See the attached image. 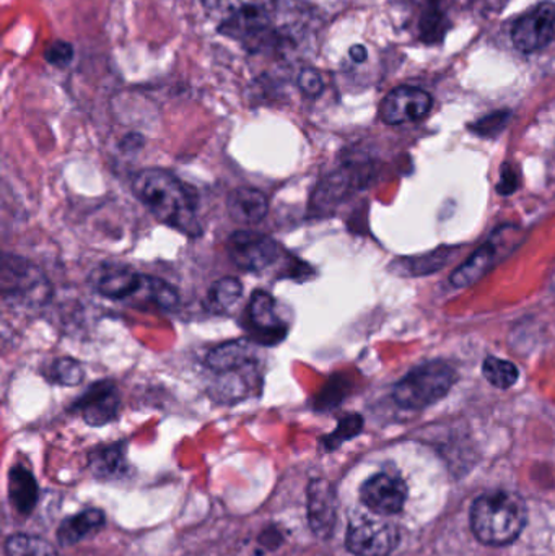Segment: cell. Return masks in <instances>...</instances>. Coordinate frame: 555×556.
<instances>
[{"label": "cell", "mask_w": 555, "mask_h": 556, "mask_svg": "<svg viewBox=\"0 0 555 556\" xmlns=\"http://www.w3.org/2000/svg\"><path fill=\"white\" fill-rule=\"evenodd\" d=\"M133 192L162 224L188 237L202 233L195 215V195L166 169L147 168L137 173Z\"/></svg>", "instance_id": "cell-1"}, {"label": "cell", "mask_w": 555, "mask_h": 556, "mask_svg": "<svg viewBox=\"0 0 555 556\" xmlns=\"http://www.w3.org/2000/svg\"><path fill=\"white\" fill-rule=\"evenodd\" d=\"M527 521V505L517 493H485L472 506V532L485 545L512 544L524 532Z\"/></svg>", "instance_id": "cell-2"}, {"label": "cell", "mask_w": 555, "mask_h": 556, "mask_svg": "<svg viewBox=\"0 0 555 556\" xmlns=\"http://www.w3.org/2000/svg\"><path fill=\"white\" fill-rule=\"evenodd\" d=\"M458 375L445 362H429L411 369L393 389V399L401 408L420 410L442 401Z\"/></svg>", "instance_id": "cell-3"}, {"label": "cell", "mask_w": 555, "mask_h": 556, "mask_svg": "<svg viewBox=\"0 0 555 556\" xmlns=\"http://www.w3.org/2000/svg\"><path fill=\"white\" fill-rule=\"evenodd\" d=\"M218 31L234 39L263 35L276 16V0H204Z\"/></svg>", "instance_id": "cell-4"}, {"label": "cell", "mask_w": 555, "mask_h": 556, "mask_svg": "<svg viewBox=\"0 0 555 556\" xmlns=\"http://www.w3.org/2000/svg\"><path fill=\"white\" fill-rule=\"evenodd\" d=\"M3 301L16 306H41L51 296V283L36 264L5 254L0 277Z\"/></svg>", "instance_id": "cell-5"}, {"label": "cell", "mask_w": 555, "mask_h": 556, "mask_svg": "<svg viewBox=\"0 0 555 556\" xmlns=\"http://www.w3.org/2000/svg\"><path fill=\"white\" fill-rule=\"evenodd\" d=\"M228 256L244 273H261L273 266L280 256V248L273 238L260 231L241 230L230 235Z\"/></svg>", "instance_id": "cell-6"}, {"label": "cell", "mask_w": 555, "mask_h": 556, "mask_svg": "<svg viewBox=\"0 0 555 556\" xmlns=\"http://www.w3.org/2000/svg\"><path fill=\"white\" fill-rule=\"evenodd\" d=\"M517 230L514 227H504L492 235L488 243L482 244L463 266L452 274V285L455 288H468L481 280L505 253L514 250Z\"/></svg>", "instance_id": "cell-7"}, {"label": "cell", "mask_w": 555, "mask_h": 556, "mask_svg": "<svg viewBox=\"0 0 555 556\" xmlns=\"http://www.w3.org/2000/svg\"><path fill=\"white\" fill-rule=\"evenodd\" d=\"M398 542L400 534L393 522L367 516L351 522L345 539L349 552L357 556H388Z\"/></svg>", "instance_id": "cell-8"}, {"label": "cell", "mask_w": 555, "mask_h": 556, "mask_svg": "<svg viewBox=\"0 0 555 556\" xmlns=\"http://www.w3.org/2000/svg\"><path fill=\"white\" fill-rule=\"evenodd\" d=\"M432 110V97L414 87H398L381 101L380 116L390 126L416 123Z\"/></svg>", "instance_id": "cell-9"}, {"label": "cell", "mask_w": 555, "mask_h": 556, "mask_svg": "<svg viewBox=\"0 0 555 556\" xmlns=\"http://www.w3.org/2000/svg\"><path fill=\"white\" fill-rule=\"evenodd\" d=\"M361 498L375 515H398L406 503V483L393 473H377L362 486Z\"/></svg>", "instance_id": "cell-10"}, {"label": "cell", "mask_w": 555, "mask_h": 556, "mask_svg": "<svg viewBox=\"0 0 555 556\" xmlns=\"http://www.w3.org/2000/svg\"><path fill=\"white\" fill-rule=\"evenodd\" d=\"M75 408L91 427H103L116 420L119 415L121 395L116 384L111 381H98L78 399Z\"/></svg>", "instance_id": "cell-11"}, {"label": "cell", "mask_w": 555, "mask_h": 556, "mask_svg": "<svg viewBox=\"0 0 555 556\" xmlns=\"http://www.w3.org/2000/svg\"><path fill=\"white\" fill-rule=\"evenodd\" d=\"M143 277L123 264H101L90 274V285L108 300H127L139 293Z\"/></svg>", "instance_id": "cell-12"}, {"label": "cell", "mask_w": 555, "mask_h": 556, "mask_svg": "<svg viewBox=\"0 0 555 556\" xmlns=\"http://www.w3.org/2000/svg\"><path fill=\"white\" fill-rule=\"evenodd\" d=\"M554 23L555 15L546 3H543L537 12L521 16L512 31L515 48L521 52H534L546 48L554 38Z\"/></svg>", "instance_id": "cell-13"}, {"label": "cell", "mask_w": 555, "mask_h": 556, "mask_svg": "<svg viewBox=\"0 0 555 556\" xmlns=\"http://www.w3.org/2000/svg\"><path fill=\"white\" fill-rule=\"evenodd\" d=\"M257 346L250 339H237L215 346L205 356V365L214 372L235 371L256 365Z\"/></svg>", "instance_id": "cell-14"}, {"label": "cell", "mask_w": 555, "mask_h": 556, "mask_svg": "<svg viewBox=\"0 0 555 556\" xmlns=\"http://www.w3.org/2000/svg\"><path fill=\"white\" fill-rule=\"evenodd\" d=\"M231 220L240 225H256L266 218L269 201L260 189L238 188L227 199Z\"/></svg>", "instance_id": "cell-15"}, {"label": "cell", "mask_w": 555, "mask_h": 556, "mask_svg": "<svg viewBox=\"0 0 555 556\" xmlns=\"http://www.w3.org/2000/svg\"><path fill=\"white\" fill-rule=\"evenodd\" d=\"M310 526L315 534L326 538L331 534L336 522V496L331 486L316 480L308 493Z\"/></svg>", "instance_id": "cell-16"}, {"label": "cell", "mask_w": 555, "mask_h": 556, "mask_svg": "<svg viewBox=\"0 0 555 556\" xmlns=\"http://www.w3.org/2000/svg\"><path fill=\"white\" fill-rule=\"evenodd\" d=\"M217 375L212 395L224 404L243 401L257 381L256 365L235 369V371L217 372Z\"/></svg>", "instance_id": "cell-17"}, {"label": "cell", "mask_w": 555, "mask_h": 556, "mask_svg": "<svg viewBox=\"0 0 555 556\" xmlns=\"http://www.w3.org/2000/svg\"><path fill=\"white\" fill-rule=\"evenodd\" d=\"M251 326L264 333L286 332L276 309V300L267 291L256 290L248 304Z\"/></svg>", "instance_id": "cell-18"}, {"label": "cell", "mask_w": 555, "mask_h": 556, "mask_svg": "<svg viewBox=\"0 0 555 556\" xmlns=\"http://www.w3.org/2000/svg\"><path fill=\"white\" fill-rule=\"evenodd\" d=\"M103 526V513L98 511V509H87V511H81L80 515L65 519L59 528L58 539L62 545H75L88 535L100 531Z\"/></svg>", "instance_id": "cell-19"}, {"label": "cell", "mask_w": 555, "mask_h": 556, "mask_svg": "<svg viewBox=\"0 0 555 556\" xmlns=\"http://www.w3.org/2000/svg\"><path fill=\"white\" fill-rule=\"evenodd\" d=\"M243 294V283L235 277H224L212 285L207 293V307L215 314L228 313Z\"/></svg>", "instance_id": "cell-20"}, {"label": "cell", "mask_w": 555, "mask_h": 556, "mask_svg": "<svg viewBox=\"0 0 555 556\" xmlns=\"http://www.w3.org/2000/svg\"><path fill=\"white\" fill-rule=\"evenodd\" d=\"M36 493H38V486H36L31 473L22 469V467L12 469V473H10V500L18 511H31L36 503V496H38Z\"/></svg>", "instance_id": "cell-21"}, {"label": "cell", "mask_w": 555, "mask_h": 556, "mask_svg": "<svg viewBox=\"0 0 555 556\" xmlns=\"http://www.w3.org/2000/svg\"><path fill=\"white\" fill-rule=\"evenodd\" d=\"M482 375L494 388L510 389L517 384L520 372L514 363L497 358V356H488L482 365Z\"/></svg>", "instance_id": "cell-22"}, {"label": "cell", "mask_w": 555, "mask_h": 556, "mask_svg": "<svg viewBox=\"0 0 555 556\" xmlns=\"http://www.w3.org/2000/svg\"><path fill=\"white\" fill-rule=\"evenodd\" d=\"M5 554L7 556H59L55 548L45 539L25 534L7 539Z\"/></svg>", "instance_id": "cell-23"}, {"label": "cell", "mask_w": 555, "mask_h": 556, "mask_svg": "<svg viewBox=\"0 0 555 556\" xmlns=\"http://www.w3.org/2000/svg\"><path fill=\"white\" fill-rule=\"evenodd\" d=\"M140 293L146 294L149 300H152L162 309H175L179 304L178 291H176L175 287L162 280V278L143 277L142 288H140L137 294Z\"/></svg>", "instance_id": "cell-24"}, {"label": "cell", "mask_w": 555, "mask_h": 556, "mask_svg": "<svg viewBox=\"0 0 555 556\" xmlns=\"http://www.w3.org/2000/svg\"><path fill=\"white\" fill-rule=\"evenodd\" d=\"M46 378H48L52 384L74 388V386H78L84 381L85 371L80 363L75 362L74 358L64 356V358H58L52 362L51 368L46 372Z\"/></svg>", "instance_id": "cell-25"}, {"label": "cell", "mask_w": 555, "mask_h": 556, "mask_svg": "<svg viewBox=\"0 0 555 556\" xmlns=\"http://www.w3.org/2000/svg\"><path fill=\"white\" fill-rule=\"evenodd\" d=\"M91 467L97 476L108 477L119 472L124 467L123 450L119 446L103 447L91 456Z\"/></svg>", "instance_id": "cell-26"}, {"label": "cell", "mask_w": 555, "mask_h": 556, "mask_svg": "<svg viewBox=\"0 0 555 556\" xmlns=\"http://www.w3.org/2000/svg\"><path fill=\"white\" fill-rule=\"evenodd\" d=\"M45 59L48 64L54 65V67H67L74 59V48H72L71 42L58 39L46 49Z\"/></svg>", "instance_id": "cell-27"}, {"label": "cell", "mask_w": 555, "mask_h": 556, "mask_svg": "<svg viewBox=\"0 0 555 556\" xmlns=\"http://www.w3.org/2000/svg\"><path fill=\"white\" fill-rule=\"evenodd\" d=\"M299 85L303 93L308 94V97H316V94L321 93L323 88H325L321 75H319L315 68H305V71H302Z\"/></svg>", "instance_id": "cell-28"}, {"label": "cell", "mask_w": 555, "mask_h": 556, "mask_svg": "<svg viewBox=\"0 0 555 556\" xmlns=\"http://www.w3.org/2000/svg\"><path fill=\"white\" fill-rule=\"evenodd\" d=\"M505 117H507V114L504 113H497L492 114V116L485 117V119H482L481 123L478 124V132L481 134H489V127H497V129H501L502 126H504Z\"/></svg>", "instance_id": "cell-29"}, {"label": "cell", "mask_w": 555, "mask_h": 556, "mask_svg": "<svg viewBox=\"0 0 555 556\" xmlns=\"http://www.w3.org/2000/svg\"><path fill=\"white\" fill-rule=\"evenodd\" d=\"M351 58L361 64V62L367 59V49H365L364 46H354V48L351 49Z\"/></svg>", "instance_id": "cell-30"}, {"label": "cell", "mask_w": 555, "mask_h": 556, "mask_svg": "<svg viewBox=\"0 0 555 556\" xmlns=\"http://www.w3.org/2000/svg\"><path fill=\"white\" fill-rule=\"evenodd\" d=\"M553 288L555 290V269H554V274H553Z\"/></svg>", "instance_id": "cell-31"}]
</instances>
